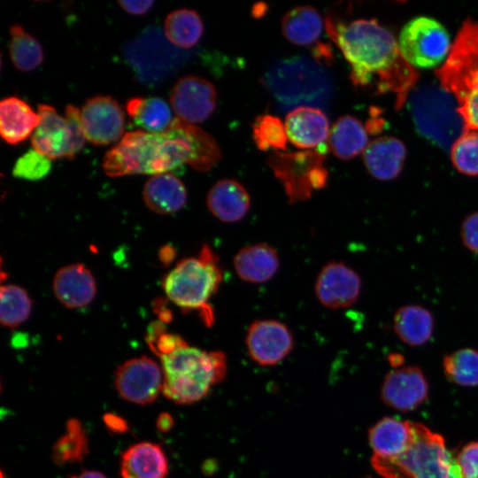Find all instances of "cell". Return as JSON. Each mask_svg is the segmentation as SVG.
<instances>
[{"instance_id": "6da1fadb", "label": "cell", "mask_w": 478, "mask_h": 478, "mask_svg": "<svg viewBox=\"0 0 478 478\" xmlns=\"http://www.w3.org/2000/svg\"><path fill=\"white\" fill-rule=\"evenodd\" d=\"M220 158V147L212 135L174 118L162 133L143 130L126 133L106 151L102 166L109 177L176 172L185 164L197 171L207 172Z\"/></svg>"}, {"instance_id": "7a4b0ae2", "label": "cell", "mask_w": 478, "mask_h": 478, "mask_svg": "<svg viewBox=\"0 0 478 478\" xmlns=\"http://www.w3.org/2000/svg\"><path fill=\"white\" fill-rule=\"evenodd\" d=\"M329 37L350 64L355 86L375 94L390 92L400 108L415 85L418 73L403 57L392 34L375 19L350 23L326 18Z\"/></svg>"}, {"instance_id": "3957f363", "label": "cell", "mask_w": 478, "mask_h": 478, "mask_svg": "<svg viewBox=\"0 0 478 478\" xmlns=\"http://www.w3.org/2000/svg\"><path fill=\"white\" fill-rule=\"evenodd\" d=\"M160 359L164 376L162 393L175 404L200 401L227 374V359L223 352L203 351L187 343Z\"/></svg>"}, {"instance_id": "277c9868", "label": "cell", "mask_w": 478, "mask_h": 478, "mask_svg": "<svg viewBox=\"0 0 478 478\" xmlns=\"http://www.w3.org/2000/svg\"><path fill=\"white\" fill-rule=\"evenodd\" d=\"M223 280L219 258L207 244L197 257L180 260L163 278L162 287L168 299L183 312L197 311L204 324L211 326L214 316L209 305Z\"/></svg>"}, {"instance_id": "5b68a950", "label": "cell", "mask_w": 478, "mask_h": 478, "mask_svg": "<svg viewBox=\"0 0 478 478\" xmlns=\"http://www.w3.org/2000/svg\"><path fill=\"white\" fill-rule=\"evenodd\" d=\"M412 427L414 441L405 453L392 459L372 456L375 472L384 478H462L443 437L421 423Z\"/></svg>"}, {"instance_id": "8992f818", "label": "cell", "mask_w": 478, "mask_h": 478, "mask_svg": "<svg viewBox=\"0 0 478 478\" xmlns=\"http://www.w3.org/2000/svg\"><path fill=\"white\" fill-rule=\"evenodd\" d=\"M412 120L419 132L442 148H451L465 130L455 97L435 85L417 89L410 100Z\"/></svg>"}, {"instance_id": "52a82bcc", "label": "cell", "mask_w": 478, "mask_h": 478, "mask_svg": "<svg viewBox=\"0 0 478 478\" xmlns=\"http://www.w3.org/2000/svg\"><path fill=\"white\" fill-rule=\"evenodd\" d=\"M325 153L319 150L274 151L267 164L282 185L289 204L305 201L314 191L326 187L328 172L324 166Z\"/></svg>"}, {"instance_id": "ba28073f", "label": "cell", "mask_w": 478, "mask_h": 478, "mask_svg": "<svg viewBox=\"0 0 478 478\" xmlns=\"http://www.w3.org/2000/svg\"><path fill=\"white\" fill-rule=\"evenodd\" d=\"M65 117L51 105L39 104L40 122L31 136L33 149L50 159L73 158L85 144L81 111L73 104L66 107Z\"/></svg>"}, {"instance_id": "9c48e42d", "label": "cell", "mask_w": 478, "mask_h": 478, "mask_svg": "<svg viewBox=\"0 0 478 478\" xmlns=\"http://www.w3.org/2000/svg\"><path fill=\"white\" fill-rule=\"evenodd\" d=\"M436 75L458 104L478 87V21L463 23Z\"/></svg>"}, {"instance_id": "30bf717a", "label": "cell", "mask_w": 478, "mask_h": 478, "mask_svg": "<svg viewBox=\"0 0 478 478\" xmlns=\"http://www.w3.org/2000/svg\"><path fill=\"white\" fill-rule=\"evenodd\" d=\"M398 47L412 66L431 68L443 62L451 46L449 34L440 22L419 17L403 27Z\"/></svg>"}, {"instance_id": "8fae6325", "label": "cell", "mask_w": 478, "mask_h": 478, "mask_svg": "<svg viewBox=\"0 0 478 478\" xmlns=\"http://www.w3.org/2000/svg\"><path fill=\"white\" fill-rule=\"evenodd\" d=\"M160 366L150 358L142 356L120 365L115 373V388L125 400L137 405L154 402L163 389Z\"/></svg>"}, {"instance_id": "7c38bea8", "label": "cell", "mask_w": 478, "mask_h": 478, "mask_svg": "<svg viewBox=\"0 0 478 478\" xmlns=\"http://www.w3.org/2000/svg\"><path fill=\"white\" fill-rule=\"evenodd\" d=\"M81 120L86 140L95 145H108L124 136L123 110L110 96L89 98L81 109Z\"/></svg>"}, {"instance_id": "4fadbf2b", "label": "cell", "mask_w": 478, "mask_h": 478, "mask_svg": "<svg viewBox=\"0 0 478 478\" xmlns=\"http://www.w3.org/2000/svg\"><path fill=\"white\" fill-rule=\"evenodd\" d=\"M170 102L177 118L190 124L201 123L214 112L217 91L211 81L186 75L172 88Z\"/></svg>"}, {"instance_id": "5bb4252c", "label": "cell", "mask_w": 478, "mask_h": 478, "mask_svg": "<svg viewBox=\"0 0 478 478\" xmlns=\"http://www.w3.org/2000/svg\"><path fill=\"white\" fill-rule=\"evenodd\" d=\"M293 336L288 327L274 320L253 321L247 331L245 343L251 359L260 366H274L293 348Z\"/></svg>"}, {"instance_id": "9a60e30c", "label": "cell", "mask_w": 478, "mask_h": 478, "mask_svg": "<svg viewBox=\"0 0 478 478\" xmlns=\"http://www.w3.org/2000/svg\"><path fill=\"white\" fill-rule=\"evenodd\" d=\"M361 291L359 274L340 261L326 264L315 281L320 303L330 309L346 308L358 300Z\"/></svg>"}, {"instance_id": "2e32d148", "label": "cell", "mask_w": 478, "mask_h": 478, "mask_svg": "<svg viewBox=\"0 0 478 478\" xmlns=\"http://www.w3.org/2000/svg\"><path fill=\"white\" fill-rule=\"evenodd\" d=\"M428 389L427 378L419 366H401L385 376L381 397L385 405L393 409L410 412L426 401Z\"/></svg>"}, {"instance_id": "e0dca14e", "label": "cell", "mask_w": 478, "mask_h": 478, "mask_svg": "<svg viewBox=\"0 0 478 478\" xmlns=\"http://www.w3.org/2000/svg\"><path fill=\"white\" fill-rule=\"evenodd\" d=\"M288 139L299 149H312L323 143L329 135V122L319 108L298 106L285 118Z\"/></svg>"}, {"instance_id": "ac0fdd59", "label": "cell", "mask_w": 478, "mask_h": 478, "mask_svg": "<svg viewBox=\"0 0 478 478\" xmlns=\"http://www.w3.org/2000/svg\"><path fill=\"white\" fill-rule=\"evenodd\" d=\"M52 286L57 299L72 309L89 305L96 293L92 273L78 263L60 268L54 276Z\"/></svg>"}, {"instance_id": "d6986e66", "label": "cell", "mask_w": 478, "mask_h": 478, "mask_svg": "<svg viewBox=\"0 0 478 478\" xmlns=\"http://www.w3.org/2000/svg\"><path fill=\"white\" fill-rule=\"evenodd\" d=\"M368 441L374 456L385 459L398 457L414 441L412 421L384 417L370 428Z\"/></svg>"}, {"instance_id": "ffe728a7", "label": "cell", "mask_w": 478, "mask_h": 478, "mask_svg": "<svg viewBox=\"0 0 478 478\" xmlns=\"http://www.w3.org/2000/svg\"><path fill=\"white\" fill-rule=\"evenodd\" d=\"M206 204L218 220L228 223L236 222L247 214L251 206V197L239 181L222 179L209 190Z\"/></svg>"}, {"instance_id": "44dd1931", "label": "cell", "mask_w": 478, "mask_h": 478, "mask_svg": "<svg viewBox=\"0 0 478 478\" xmlns=\"http://www.w3.org/2000/svg\"><path fill=\"white\" fill-rule=\"evenodd\" d=\"M168 461L158 443L143 442L126 450L120 460L122 478H166Z\"/></svg>"}, {"instance_id": "7402d4cb", "label": "cell", "mask_w": 478, "mask_h": 478, "mask_svg": "<svg viewBox=\"0 0 478 478\" xmlns=\"http://www.w3.org/2000/svg\"><path fill=\"white\" fill-rule=\"evenodd\" d=\"M406 150L404 143L394 137H379L363 152V160L370 174L381 181H389L403 169Z\"/></svg>"}, {"instance_id": "603a6c76", "label": "cell", "mask_w": 478, "mask_h": 478, "mask_svg": "<svg viewBox=\"0 0 478 478\" xmlns=\"http://www.w3.org/2000/svg\"><path fill=\"white\" fill-rule=\"evenodd\" d=\"M40 116L23 99L12 96L0 103V135L9 144H18L33 135Z\"/></svg>"}, {"instance_id": "cb8c5ba5", "label": "cell", "mask_w": 478, "mask_h": 478, "mask_svg": "<svg viewBox=\"0 0 478 478\" xmlns=\"http://www.w3.org/2000/svg\"><path fill=\"white\" fill-rule=\"evenodd\" d=\"M187 197L183 182L172 173L152 175L143 189L147 207L163 215L179 212L185 205Z\"/></svg>"}, {"instance_id": "d4e9b609", "label": "cell", "mask_w": 478, "mask_h": 478, "mask_svg": "<svg viewBox=\"0 0 478 478\" xmlns=\"http://www.w3.org/2000/svg\"><path fill=\"white\" fill-rule=\"evenodd\" d=\"M233 263L239 278L250 283L269 281L280 266L276 251L265 243L243 247L235 254Z\"/></svg>"}, {"instance_id": "484cf974", "label": "cell", "mask_w": 478, "mask_h": 478, "mask_svg": "<svg viewBox=\"0 0 478 478\" xmlns=\"http://www.w3.org/2000/svg\"><path fill=\"white\" fill-rule=\"evenodd\" d=\"M392 325L395 334L403 343L417 347L431 339L435 320L426 307L420 305H406L396 311Z\"/></svg>"}, {"instance_id": "4316f807", "label": "cell", "mask_w": 478, "mask_h": 478, "mask_svg": "<svg viewBox=\"0 0 478 478\" xmlns=\"http://www.w3.org/2000/svg\"><path fill=\"white\" fill-rule=\"evenodd\" d=\"M328 140L332 153L343 160L357 157L369 144L366 128L351 115L342 116L335 120Z\"/></svg>"}, {"instance_id": "83f0119b", "label": "cell", "mask_w": 478, "mask_h": 478, "mask_svg": "<svg viewBox=\"0 0 478 478\" xmlns=\"http://www.w3.org/2000/svg\"><path fill=\"white\" fill-rule=\"evenodd\" d=\"M126 110L135 125L148 133L164 132L173 120L168 104L158 96L129 98Z\"/></svg>"}, {"instance_id": "f1b7e54d", "label": "cell", "mask_w": 478, "mask_h": 478, "mask_svg": "<svg viewBox=\"0 0 478 478\" xmlns=\"http://www.w3.org/2000/svg\"><path fill=\"white\" fill-rule=\"evenodd\" d=\"M323 28L318 11L310 5H299L287 12L281 19L284 37L297 45H309L316 42Z\"/></svg>"}, {"instance_id": "f546056e", "label": "cell", "mask_w": 478, "mask_h": 478, "mask_svg": "<svg viewBox=\"0 0 478 478\" xmlns=\"http://www.w3.org/2000/svg\"><path fill=\"white\" fill-rule=\"evenodd\" d=\"M164 31L167 40L175 46L190 49L200 41L204 24L196 11L183 8L173 11L166 16Z\"/></svg>"}, {"instance_id": "4dcf8cb0", "label": "cell", "mask_w": 478, "mask_h": 478, "mask_svg": "<svg viewBox=\"0 0 478 478\" xmlns=\"http://www.w3.org/2000/svg\"><path fill=\"white\" fill-rule=\"evenodd\" d=\"M9 53L13 66L19 71L31 72L44 59L40 42L18 24L10 27Z\"/></svg>"}, {"instance_id": "1f68e13d", "label": "cell", "mask_w": 478, "mask_h": 478, "mask_svg": "<svg viewBox=\"0 0 478 478\" xmlns=\"http://www.w3.org/2000/svg\"><path fill=\"white\" fill-rule=\"evenodd\" d=\"M66 429V434L52 448V459L58 466L81 462L89 453L88 438L81 421L74 418L69 419Z\"/></svg>"}, {"instance_id": "d6a6232c", "label": "cell", "mask_w": 478, "mask_h": 478, "mask_svg": "<svg viewBox=\"0 0 478 478\" xmlns=\"http://www.w3.org/2000/svg\"><path fill=\"white\" fill-rule=\"evenodd\" d=\"M443 369L449 381L461 386H478V350L464 348L443 358Z\"/></svg>"}, {"instance_id": "836d02e7", "label": "cell", "mask_w": 478, "mask_h": 478, "mask_svg": "<svg viewBox=\"0 0 478 478\" xmlns=\"http://www.w3.org/2000/svg\"><path fill=\"white\" fill-rule=\"evenodd\" d=\"M32 310V300L21 287L13 284L1 287L0 321L4 327L14 328L26 321Z\"/></svg>"}, {"instance_id": "e575fe53", "label": "cell", "mask_w": 478, "mask_h": 478, "mask_svg": "<svg viewBox=\"0 0 478 478\" xmlns=\"http://www.w3.org/2000/svg\"><path fill=\"white\" fill-rule=\"evenodd\" d=\"M252 138L257 148L262 151L287 150L288 136L285 125L276 116L271 114L258 116L252 124Z\"/></svg>"}, {"instance_id": "d590c367", "label": "cell", "mask_w": 478, "mask_h": 478, "mask_svg": "<svg viewBox=\"0 0 478 478\" xmlns=\"http://www.w3.org/2000/svg\"><path fill=\"white\" fill-rule=\"evenodd\" d=\"M454 167L466 175H478V131L464 130L451 148Z\"/></svg>"}, {"instance_id": "8d00e7d4", "label": "cell", "mask_w": 478, "mask_h": 478, "mask_svg": "<svg viewBox=\"0 0 478 478\" xmlns=\"http://www.w3.org/2000/svg\"><path fill=\"white\" fill-rule=\"evenodd\" d=\"M51 166V159L31 149L16 160L12 173L15 178L39 181L50 173Z\"/></svg>"}, {"instance_id": "74e56055", "label": "cell", "mask_w": 478, "mask_h": 478, "mask_svg": "<svg viewBox=\"0 0 478 478\" xmlns=\"http://www.w3.org/2000/svg\"><path fill=\"white\" fill-rule=\"evenodd\" d=\"M455 459L462 478H478V442L464 445Z\"/></svg>"}, {"instance_id": "f35d334b", "label": "cell", "mask_w": 478, "mask_h": 478, "mask_svg": "<svg viewBox=\"0 0 478 478\" xmlns=\"http://www.w3.org/2000/svg\"><path fill=\"white\" fill-rule=\"evenodd\" d=\"M458 112L464 121L465 130L478 131V87L458 104Z\"/></svg>"}, {"instance_id": "ab89813d", "label": "cell", "mask_w": 478, "mask_h": 478, "mask_svg": "<svg viewBox=\"0 0 478 478\" xmlns=\"http://www.w3.org/2000/svg\"><path fill=\"white\" fill-rule=\"evenodd\" d=\"M460 238L463 245L478 255V211L468 214L460 227Z\"/></svg>"}, {"instance_id": "60d3db41", "label": "cell", "mask_w": 478, "mask_h": 478, "mask_svg": "<svg viewBox=\"0 0 478 478\" xmlns=\"http://www.w3.org/2000/svg\"><path fill=\"white\" fill-rule=\"evenodd\" d=\"M118 4L129 14L143 15L152 7L154 1H118Z\"/></svg>"}, {"instance_id": "b9f144b4", "label": "cell", "mask_w": 478, "mask_h": 478, "mask_svg": "<svg viewBox=\"0 0 478 478\" xmlns=\"http://www.w3.org/2000/svg\"><path fill=\"white\" fill-rule=\"evenodd\" d=\"M103 420L108 429L113 433L120 434L128 430L127 420L117 414L105 413Z\"/></svg>"}, {"instance_id": "7bdbcfd3", "label": "cell", "mask_w": 478, "mask_h": 478, "mask_svg": "<svg viewBox=\"0 0 478 478\" xmlns=\"http://www.w3.org/2000/svg\"><path fill=\"white\" fill-rule=\"evenodd\" d=\"M312 54L314 58L318 61H326L327 63H330L333 60L331 47L328 44H317L313 48Z\"/></svg>"}, {"instance_id": "ee69618b", "label": "cell", "mask_w": 478, "mask_h": 478, "mask_svg": "<svg viewBox=\"0 0 478 478\" xmlns=\"http://www.w3.org/2000/svg\"><path fill=\"white\" fill-rule=\"evenodd\" d=\"M173 424V419L168 412H161L156 421L157 428L162 433L171 430Z\"/></svg>"}, {"instance_id": "f6af8a7d", "label": "cell", "mask_w": 478, "mask_h": 478, "mask_svg": "<svg viewBox=\"0 0 478 478\" xmlns=\"http://www.w3.org/2000/svg\"><path fill=\"white\" fill-rule=\"evenodd\" d=\"M69 478H106L102 473L95 470H84L77 475Z\"/></svg>"}, {"instance_id": "bcb514c9", "label": "cell", "mask_w": 478, "mask_h": 478, "mask_svg": "<svg viewBox=\"0 0 478 478\" xmlns=\"http://www.w3.org/2000/svg\"><path fill=\"white\" fill-rule=\"evenodd\" d=\"M388 358L389 365L394 369L401 367L405 360V358L400 353H391Z\"/></svg>"}]
</instances>
